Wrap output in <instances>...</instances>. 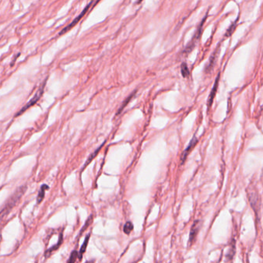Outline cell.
<instances>
[{"label": "cell", "mask_w": 263, "mask_h": 263, "mask_svg": "<svg viewBox=\"0 0 263 263\" xmlns=\"http://www.w3.org/2000/svg\"><path fill=\"white\" fill-rule=\"evenodd\" d=\"M236 22L237 21H235V22L233 24H232V25H231V27H229V29H228L227 31H226V37H229V36H230L231 35H232V33H233L234 30H235V27H236Z\"/></svg>", "instance_id": "16"}, {"label": "cell", "mask_w": 263, "mask_h": 263, "mask_svg": "<svg viewBox=\"0 0 263 263\" xmlns=\"http://www.w3.org/2000/svg\"><path fill=\"white\" fill-rule=\"evenodd\" d=\"M78 257V251L73 250V252H71V254H70V258H69L68 261H67V263H75Z\"/></svg>", "instance_id": "14"}, {"label": "cell", "mask_w": 263, "mask_h": 263, "mask_svg": "<svg viewBox=\"0 0 263 263\" xmlns=\"http://www.w3.org/2000/svg\"><path fill=\"white\" fill-rule=\"evenodd\" d=\"M61 241H62V235H61V237H60L59 241H58V245H56V246H53V247H52L51 249H49L47 251V252H46V255H47H47H50V254H51L53 251H56L57 249L60 247V246L61 245Z\"/></svg>", "instance_id": "13"}, {"label": "cell", "mask_w": 263, "mask_h": 263, "mask_svg": "<svg viewBox=\"0 0 263 263\" xmlns=\"http://www.w3.org/2000/svg\"><path fill=\"white\" fill-rule=\"evenodd\" d=\"M49 186L47 184H43L41 186V189H40L39 193H38L37 196V203L40 204V203L42 202L43 199H44V197H45V192L46 191L48 190Z\"/></svg>", "instance_id": "8"}, {"label": "cell", "mask_w": 263, "mask_h": 263, "mask_svg": "<svg viewBox=\"0 0 263 263\" xmlns=\"http://www.w3.org/2000/svg\"><path fill=\"white\" fill-rule=\"evenodd\" d=\"M26 191H27V187H26V186L19 187V189L15 192V193L9 198L8 201H7L5 205L4 206L2 210L0 212V221H2V220L10 213V211L17 204L21 197L25 193Z\"/></svg>", "instance_id": "1"}, {"label": "cell", "mask_w": 263, "mask_h": 263, "mask_svg": "<svg viewBox=\"0 0 263 263\" xmlns=\"http://www.w3.org/2000/svg\"><path fill=\"white\" fill-rule=\"evenodd\" d=\"M44 88H45V84H43V85L41 86L39 89H38L37 91L35 93V95H33V98H32L29 101V102L27 103V104H26V105L24 106L22 109H21V111L17 114V116L18 115H22V114L24 113V112H25L27 109L33 107V105H35V104L38 102V101H39V100L41 99V97H42L43 93H44Z\"/></svg>", "instance_id": "2"}, {"label": "cell", "mask_w": 263, "mask_h": 263, "mask_svg": "<svg viewBox=\"0 0 263 263\" xmlns=\"http://www.w3.org/2000/svg\"><path fill=\"white\" fill-rule=\"evenodd\" d=\"M103 145H104V144H102V145H101V147H98V150H97L96 152H95V153L92 154V155H90V157H89L88 159H87V162H86V164H84V167H85L87 165V164H90V162H91L92 160H93V158H95V157H96V155H98V152H100V150H101V147H103Z\"/></svg>", "instance_id": "15"}, {"label": "cell", "mask_w": 263, "mask_h": 263, "mask_svg": "<svg viewBox=\"0 0 263 263\" xmlns=\"http://www.w3.org/2000/svg\"><path fill=\"white\" fill-rule=\"evenodd\" d=\"M249 201H250L251 205L253 208L255 212H258L259 209L260 199L258 198V193L256 192H251L249 194Z\"/></svg>", "instance_id": "4"}, {"label": "cell", "mask_w": 263, "mask_h": 263, "mask_svg": "<svg viewBox=\"0 0 263 263\" xmlns=\"http://www.w3.org/2000/svg\"><path fill=\"white\" fill-rule=\"evenodd\" d=\"M220 73H218V77H217L216 80H215V84H214L213 88H212V91H211L210 95H209V99H208L207 105L208 107H210L212 106V103H213L214 98H215V95H216L217 89H218V81H219Z\"/></svg>", "instance_id": "7"}, {"label": "cell", "mask_w": 263, "mask_h": 263, "mask_svg": "<svg viewBox=\"0 0 263 263\" xmlns=\"http://www.w3.org/2000/svg\"><path fill=\"white\" fill-rule=\"evenodd\" d=\"M92 4H93V2H90V4H88V5H87V7H85V9H84V10H83L82 13H81V14L79 15V16H78V17L76 18V19L73 20V21H72L71 23H70V25L67 26V27H65V28L64 29V30H61V33H60V34H64V33H65L66 32L68 31L69 30H70V29L73 28L74 26H76L77 24H78V22H79L80 21H81V19H82L83 17H84V16H85L86 13H87V11H88L89 9L90 8V7H91Z\"/></svg>", "instance_id": "3"}, {"label": "cell", "mask_w": 263, "mask_h": 263, "mask_svg": "<svg viewBox=\"0 0 263 263\" xmlns=\"http://www.w3.org/2000/svg\"><path fill=\"white\" fill-rule=\"evenodd\" d=\"M87 263H93V261H87Z\"/></svg>", "instance_id": "18"}, {"label": "cell", "mask_w": 263, "mask_h": 263, "mask_svg": "<svg viewBox=\"0 0 263 263\" xmlns=\"http://www.w3.org/2000/svg\"><path fill=\"white\" fill-rule=\"evenodd\" d=\"M89 239H90V235L86 237L85 240H84V243H83L82 246H81V250H80L79 254H78L80 259H82L83 255L86 252V249H87V246H88Z\"/></svg>", "instance_id": "9"}, {"label": "cell", "mask_w": 263, "mask_h": 263, "mask_svg": "<svg viewBox=\"0 0 263 263\" xmlns=\"http://www.w3.org/2000/svg\"><path fill=\"white\" fill-rule=\"evenodd\" d=\"M134 226L130 221H127V222L125 223L124 226V232L127 235H129L130 232L133 231Z\"/></svg>", "instance_id": "12"}, {"label": "cell", "mask_w": 263, "mask_h": 263, "mask_svg": "<svg viewBox=\"0 0 263 263\" xmlns=\"http://www.w3.org/2000/svg\"><path fill=\"white\" fill-rule=\"evenodd\" d=\"M200 226L201 224H200V221H198V220L194 222L192 229H191L189 244L192 245L193 241H195V238H196L197 235H198V232H199Z\"/></svg>", "instance_id": "5"}, {"label": "cell", "mask_w": 263, "mask_h": 263, "mask_svg": "<svg viewBox=\"0 0 263 263\" xmlns=\"http://www.w3.org/2000/svg\"><path fill=\"white\" fill-rule=\"evenodd\" d=\"M181 71L183 78H187V77H189V75H190V72H189V67H187V65L185 64V63H183V64H181Z\"/></svg>", "instance_id": "11"}, {"label": "cell", "mask_w": 263, "mask_h": 263, "mask_svg": "<svg viewBox=\"0 0 263 263\" xmlns=\"http://www.w3.org/2000/svg\"><path fill=\"white\" fill-rule=\"evenodd\" d=\"M197 143H198V139H197L196 136H195V135H194L193 138H192V139L191 140L190 142H189V145L187 146V148H186L185 150H184V152H183L182 158H181L182 163L184 162L187 155H189V153L192 152V149H193V147L196 145Z\"/></svg>", "instance_id": "6"}, {"label": "cell", "mask_w": 263, "mask_h": 263, "mask_svg": "<svg viewBox=\"0 0 263 263\" xmlns=\"http://www.w3.org/2000/svg\"><path fill=\"white\" fill-rule=\"evenodd\" d=\"M136 90L135 91L132 92V95H130V96L128 97V98H126L125 100H124V102L122 103V104H121V107H120L119 109H118V114L117 115H120V114L122 112V110H124V108H125L126 106L127 105V104H129V102H130V100L132 99V98H133L134 96H135V93H136Z\"/></svg>", "instance_id": "10"}, {"label": "cell", "mask_w": 263, "mask_h": 263, "mask_svg": "<svg viewBox=\"0 0 263 263\" xmlns=\"http://www.w3.org/2000/svg\"><path fill=\"white\" fill-rule=\"evenodd\" d=\"M92 221H93V216L92 215H90V217H89L88 219L87 220V221H86L85 224H84V227H83V229L81 230V234H82L83 232H84V230H86L87 229V228L89 227V226H90V224H91Z\"/></svg>", "instance_id": "17"}]
</instances>
